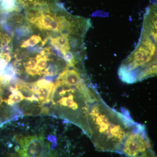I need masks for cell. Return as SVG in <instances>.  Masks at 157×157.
Returning a JSON list of instances; mask_svg holds the SVG:
<instances>
[{
	"label": "cell",
	"instance_id": "4fadbf2b",
	"mask_svg": "<svg viewBox=\"0 0 157 157\" xmlns=\"http://www.w3.org/2000/svg\"><path fill=\"white\" fill-rule=\"evenodd\" d=\"M1 46L2 47V56L10 54L11 48L8 44L1 43Z\"/></svg>",
	"mask_w": 157,
	"mask_h": 157
},
{
	"label": "cell",
	"instance_id": "7a4b0ae2",
	"mask_svg": "<svg viewBox=\"0 0 157 157\" xmlns=\"http://www.w3.org/2000/svg\"><path fill=\"white\" fill-rule=\"evenodd\" d=\"M157 14L156 6L147 8L138 44L119 68L118 76L125 83L132 84L157 75Z\"/></svg>",
	"mask_w": 157,
	"mask_h": 157
},
{
	"label": "cell",
	"instance_id": "5bb4252c",
	"mask_svg": "<svg viewBox=\"0 0 157 157\" xmlns=\"http://www.w3.org/2000/svg\"><path fill=\"white\" fill-rule=\"evenodd\" d=\"M2 47H0V58L2 56Z\"/></svg>",
	"mask_w": 157,
	"mask_h": 157
},
{
	"label": "cell",
	"instance_id": "8fae6325",
	"mask_svg": "<svg viewBox=\"0 0 157 157\" xmlns=\"http://www.w3.org/2000/svg\"><path fill=\"white\" fill-rule=\"evenodd\" d=\"M25 73L33 76L37 75V64L36 60L29 59L28 61L23 63Z\"/></svg>",
	"mask_w": 157,
	"mask_h": 157
},
{
	"label": "cell",
	"instance_id": "52a82bcc",
	"mask_svg": "<svg viewBox=\"0 0 157 157\" xmlns=\"http://www.w3.org/2000/svg\"><path fill=\"white\" fill-rule=\"evenodd\" d=\"M17 4H21L29 9L49 7L57 3L56 0H15Z\"/></svg>",
	"mask_w": 157,
	"mask_h": 157
},
{
	"label": "cell",
	"instance_id": "3957f363",
	"mask_svg": "<svg viewBox=\"0 0 157 157\" xmlns=\"http://www.w3.org/2000/svg\"><path fill=\"white\" fill-rule=\"evenodd\" d=\"M97 93L89 78L75 86L56 82L52 107L56 115L76 125L88 136V116Z\"/></svg>",
	"mask_w": 157,
	"mask_h": 157
},
{
	"label": "cell",
	"instance_id": "30bf717a",
	"mask_svg": "<svg viewBox=\"0 0 157 157\" xmlns=\"http://www.w3.org/2000/svg\"><path fill=\"white\" fill-rule=\"evenodd\" d=\"M10 94L8 96L7 104L9 106H13L14 104L20 103L24 99V97L21 93L16 88L11 86L10 87Z\"/></svg>",
	"mask_w": 157,
	"mask_h": 157
},
{
	"label": "cell",
	"instance_id": "6da1fadb",
	"mask_svg": "<svg viewBox=\"0 0 157 157\" xmlns=\"http://www.w3.org/2000/svg\"><path fill=\"white\" fill-rule=\"evenodd\" d=\"M135 123L130 116L108 106L97 93L88 116V137L97 150L120 153L124 140Z\"/></svg>",
	"mask_w": 157,
	"mask_h": 157
},
{
	"label": "cell",
	"instance_id": "5b68a950",
	"mask_svg": "<svg viewBox=\"0 0 157 157\" xmlns=\"http://www.w3.org/2000/svg\"><path fill=\"white\" fill-rule=\"evenodd\" d=\"M14 157H56L50 143L42 136H26L16 138Z\"/></svg>",
	"mask_w": 157,
	"mask_h": 157
},
{
	"label": "cell",
	"instance_id": "ba28073f",
	"mask_svg": "<svg viewBox=\"0 0 157 157\" xmlns=\"http://www.w3.org/2000/svg\"><path fill=\"white\" fill-rule=\"evenodd\" d=\"M47 54L45 53V50L40 52L39 54L36 56V60L37 64V75L44 76V73L46 69L48 67V61L50 60L48 58Z\"/></svg>",
	"mask_w": 157,
	"mask_h": 157
},
{
	"label": "cell",
	"instance_id": "7c38bea8",
	"mask_svg": "<svg viewBox=\"0 0 157 157\" xmlns=\"http://www.w3.org/2000/svg\"><path fill=\"white\" fill-rule=\"evenodd\" d=\"M42 41L41 37L38 35H33L29 39L23 42L21 47L22 48L35 46Z\"/></svg>",
	"mask_w": 157,
	"mask_h": 157
},
{
	"label": "cell",
	"instance_id": "9c48e42d",
	"mask_svg": "<svg viewBox=\"0 0 157 157\" xmlns=\"http://www.w3.org/2000/svg\"><path fill=\"white\" fill-rule=\"evenodd\" d=\"M19 9L18 4L15 0H1L0 12L3 14H8Z\"/></svg>",
	"mask_w": 157,
	"mask_h": 157
},
{
	"label": "cell",
	"instance_id": "8992f818",
	"mask_svg": "<svg viewBox=\"0 0 157 157\" xmlns=\"http://www.w3.org/2000/svg\"><path fill=\"white\" fill-rule=\"evenodd\" d=\"M32 92L38 99L40 105L49 103L51 100L55 83L45 78L29 84Z\"/></svg>",
	"mask_w": 157,
	"mask_h": 157
},
{
	"label": "cell",
	"instance_id": "277c9868",
	"mask_svg": "<svg viewBox=\"0 0 157 157\" xmlns=\"http://www.w3.org/2000/svg\"><path fill=\"white\" fill-rule=\"evenodd\" d=\"M153 151L145 126L135 122L124 140L120 153L128 157H146Z\"/></svg>",
	"mask_w": 157,
	"mask_h": 157
}]
</instances>
